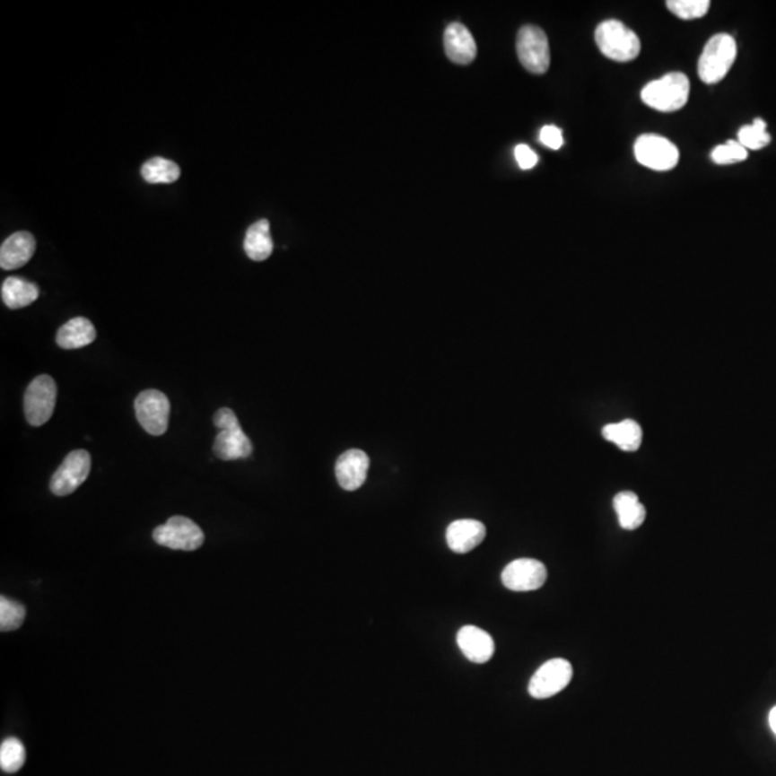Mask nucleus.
I'll return each mask as SVG.
<instances>
[{
    "label": "nucleus",
    "instance_id": "obj_16",
    "mask_svg": "<svg viewBox=\"0 0 776 776\" xmlns=\"http://www.w3.org/2000/svg\"><path fill=\"white\" fill-rule=\"evenodd\" d=\"M444 49L449 59L467 65L476 58L477 48L470 31L462 23H450L444 31Z\"/></svg>",
    "mask_w": 776,
    "mask_h": 776
},
{
    "label": "nucleus",
    "instance_id": "obj_3",
    "mask_svg": "<svg viewBox=\"0 0 776 776\" xmlns=\"http://www.w3.org/2000/svg\"><path fill=\"white\" fill-rule=\"evenodd\" d=\"M737 57V40L728 33H718L702 52L697 73L704 83H718L728 75Z\"/></svg>",
    "mask_w": 776,
    "mask_h": 776
},
{
    "label": "nucleus",
    "instance_id": "obj_31",
    "mask_svg": "<svg viewBox=\"0 0 776 776\" xmlns=\"http://www.w3.org/2000/svg\"><path fill=\"white\" fill-rule=\"evenodd\" d=\"M769 725H771V729L773 730V733L776 735V706L769 713Z\"/></svg>",
    "mask_w": 776,
    "mask_h": 776
},
{
    "label": "nucleus",
    "instance_id": "obj_21",
    "mask_svg": "<svg viewBox=\"0 0 776 776\" xmlns=\"http://www.w3.org/2000/svg\"><path fill=\"white\" fill-rule=\"evenodd\" d=\"M603 436L606 440L615 444L621 450L636 451L641 446L643 440V430L639 423L634 420H624V422L606 424L603 429Z\"/></svg>",
    "mask_w": 776,
    "mask_h": 776
},
{
    "label": "nucleus",
    "instance_id": "obj_28",
    "mask_svg": "<svg viewBox=\"0 0 776 776\" xmlns=\"http://www.w3.org/2000/svg\"><path fill=\"white\" fill-rule=\"evenodd\" d=\"M747 159V150L744 145L740 144L739 141H728L726 144L718 145L711 152V160L716 164L726 166V164H735L744 161Z\"/></svg>",
    "mask_w": 776,
    "mask_h": 776
},
{
    "label": "nucleus",
    "instance_id": "obj_24",
    "mask_svg": "<svg viewBox=\"0 0 776 776\" xmlns=\"http://www.w3.org/2000/svg\"><path fill=\"white\" fill-rule=\"evenodd\" d=\"M26 761L25 746L16 737H9L4 740L0 746V766L4 772H18Z\"/></svg>",
    "mask_w": 776,
    "mask_h": 776
},
{
    "label": "nucleus",
    "instance_id": "obj_23",
    "mask_svg": "<svg viewBox=\"0 0 776 776\" xmlns=\"http://www.w3.org/2000/svg\"><path fill=\"white\" fill-rule=\"evenodd\" d=\"M180 167L171 160L154 157L141 167V176L150 185H169L180 179Z\"/></svg>",
    "mask_w": 776,
    "mask_h": 776
},
{
    "label": "nucleus",
    "instance_id": "obj_7",
    "mask_svg": "<svg viewBox=\"0 0 776 776\" xmlns=\"http://www.w3.org/2000/svg\"><path fill=\"white\" fill-rule=\"evenodd\" d=\"M517 51L520 64L529 73L542 75L548 71L551 64L548 37L538 26L528 25L520 28Z\"/></svg>",
    "mask_w": 776,
    "mask_h": 776
},
{
    "label": "nucleus",
    "instance_id": "obj_25",
    "mask_svg": "<svg viewBox=\"0 0 776 776\" xmlns=\"http://www.w3.org/2000/svg\"><path fill=\"white\" fill-rule=\"evenodd\" d=\"M737 141L746 150H761L771 143V135L766 131V123L762 118H754L751 126H745L737 133Z\"/></svg>",
    "mask_w": 776,
    "mask_h": 776
},
{
    "label": "nucleus",
    "instance_id": "obj_9",
    "mask_svg": "<svg viewBox=\"0 0 776 776\" xmlns=\"http://www.w3.org/2000/svg\"><path fill=\"white\" fill-rule=\"evenodd\" d=\"M141 427L152 436H161L169 429L170 401L159 390H144L134 403Z\"/></svg>",
    "mask_w": 776,
    "mask_h": 776
},
{
    "label": "nucleus",
    "instance_id": "obj_8",
    "mask_svg": "<svg viewBox=\"0 0 776 776\" xmlns=\"http://www.w3.org/2000/svg\"><path fill=\"white\" fill-rule=\"evenodd\" d=\"M153 538L159 545L176 551H196L203 545L202 528L186 517H173L155 528Z\"/></svg>",
    "mask_w": 776,
    "mask_h": 776
},
{
    "label": "nucleus",
    "instance_id": "obj_4",
    "mask_svg": "<svg viewBox=\"0 0 776 776\" xmlns=\"http://www.w3.org/2000/svg\"><path fill=\"white\" fill-rule=\"evenodd\" d=\"M596 44L604 57L615 62H630L639 57L641 44L634 31L620 21H604L596 30Z\"/></svg>",
    "mask_w": 776,
    "mask_h": 776
},
{
    "label": "nucleus",
    "instance_id": "obj_1",
    "mask_svg": "<svg viewBox=\"0 0 776 776\" xmlns=\"http://www.w3.org/2000/svg\"><path fill=\"white\" fill-rule=\"evenodd\" d=\"M219 434L214 444V455L221 460H239L252 455L253 446L249 437L243 432L238 417L231 408H219L214 417Z\"/></svg>",
    "mask_w": 776,
    "mask_h": 776
},
{
    "label": "nucleus",
    "instance_id": "obj_17",
    "mask_svg": "<svg viewBox=\"0 0 776 776\" xmlns=\"http://www.w3.org/2000/svg\"><path fill=\"white\" fill-rule=\"evenodd\" d=\"M37 242L30 231H18L9 236L0 248V266L4 271H13L25 266L35 253Z\"/></svg>",
    "mask_w": 776,
    "mask_h": 776
},
{
    "label": "nucleus",
    "instance_id": "obj_11",
    "mask_svg": "<svg viewBox=\"0 0 776 776\" xmlns=\"http://www.w3.org/2000/svg\"><path fill=\"white\" fill-rule=\"evenodd\" d=\"M91 456L87 450H74L66 456L51 479V491L57 496H68L87 481Z\"/></svg>",
    "mask_w": 776,
    "mask_h": 776
},
{
    "label": "nucleus",
    "instance_id": "obj_14",
    "mask_svg": "<svg viewBox=\"0 0 776 776\" xmlns=\"http://www.w3.org/2000/svg\"><path fill=\"white\" fill-rule=\"evenodd\" d=\"M458 646L463 656L476 665L488 663L495 653V643L491 634L475 625H465L458 630Z\"/></svg>",
    "mask_w": 776,
    "mask_h": 776
},
{
    "label": "nucleus",
    "instance_id": "obj_13",
    "mask_svg": "<svg viewBox=\"0 0 776 776\" xmlns=\"http://www.w3.org/2000/svg\"><path fill=\"white\" fill-rule=\"evenodd\" d=\"M369 467L370 458L365 451L358 449L345 451L336 460V481L344 491H357L364 484Z\"/></svg>",
    "mask_w": 776,
    "mask_h": 776
},
{
    "label": "nucleus",
    "instance_id": "obj_18",
    "mask_svg": "<svg viewBox=\"0 0 776 776\" xmlns=\"http://www.w3.org/2000/svg\"><path fill=\"white\" fill-rule=\"evenodd\" d=\"M97 331L90 319L76 317L59 328L57 344L64 350H78L94 343Z\"/></svg>",
    "mask_w": 776,
    "mask_h": 776
},
{
    "label": "nucleus",
    "instance_id": "obj_26",
    "mask_svg": "<svg viewBox=\"0 0 776 776\" xmlns=\"http://www.w3.org/2000/svg\"><path fill=\"white\" fill-rule=\"evenodd\" d=\"M26 610L22 604L13 599L0 598V629L2 632H13L23 624Z\"/></svg>",
    "mask_w": 776,
    "mask_h": 776
},
{
    "label": "nucleus",
    "instance_id": "obj_20",
    "mask_svg": "<svg viewBox=\"0 0 776 776\" xmlns=\"http://www.w3.org/2000/svg\"><path fill=\"white\" fill-rule=\"evenodd\" d=\"M243 248L246 255L255 262H262L271 257L274 252V242H272L269 222L266 219L257 221L248 229Z\"/></svg>",
    "mask_w": 776,
    "mask_h": 776
},
{
    "label": "nucleus",
    "instance_id": "obj_5",
    "mask_svg": "<svg viewBox=\"0 0 776 776\" xmlns=\"http://www.w3.org/2000/svg\"><path fill=\"white\" fill-rule=\"evenodd\" d=\"M57 384L52 377L42 374L28 386L23 400L26 420L31 426H44L54 414L57 403Z\"/></svg>",
    "mask_w": 776,
    "mask_h": 776
},
{
    "label": "nucleus",
    "instance_id": "obj_19",
    "mask_svg": "<svg viewBox=\"0 0 776 776\" xmlns=\"http://www.w3.org/2000/svg\"><path fill=\"white\" fill-rule=\"evenodd\" d=\"M614 510L623 529L634 531L646 520V508L634 492H620L613 501Z\"/></svg>",
    "mask_w": 776,
    "mask_h": 776
},
{
    "label": "nucleus",
    "instance_id": "obj_30",
    "mask_svg": "<svg viewBox=\"0 0 776 776\" xmlns=\"http://www.w3.org/2000/svg\"><path fill=\"white\" fill-rule=\"evenodd\" d=\"M515 159H517L518 164H519L522 170L534 169L538 164L539 160L536 153L531 147H528L527 144L517 145V148H515Z\"/></svg>",
    "mask_w": 776,
    "mask_h": 776
},
{
    "label": "nucleus",
    "instance_id": "obj_15",
    "mask_svg": "<svg viewBox=\"0 0 776 776\" xmlns=\"http://www.w3.org/2000/svg\"><path fill=\"white\" fill-rule=\"evenodd\" d=\"M486 536V528L475 519L455 520L449 525L446 541L456 554H467L481 545Z\"/></svg>",
    "mask_w": 776,
    "mask_h": 776
},
{
    "label": "nucleus",
    "instance_id": "obj_12",
    "mask_svg": "<svg viewBox=\"0 0 776 776\" xmlns=\"http://www.w3.org/2000/svg\"><path fill=\"white\" fill-rule=\"evenodd\" d=\"M546 577L548 572L541 561L522 558V560L512 561L503 570L502 582L510 591H535L545 584Z\"/></svg>",
    "mask_w": 776,
    "mask_h": 776
},
{
    "label": "nucleus",
    "instance_id": "obj_22",
    "mask_svg": "<svg viewBox=\"0 0 776 776\" xmlns=\"http://www.w3.org/2000/svg\"><path fill=\"white\" fill-rule=\"evenodd\" d=\"M39 298V288L25 279L11 278L2 283V301L11 310L30 307Z\"/></svg>",
    "mask_w": 776,
    "mask_h": 776
},
{
    "label": "nucleus",
    "instance_id": "obj_27",
    "mask_svg": "<svg viewBox=\"0 0 776 776\" xmlns=\"http://www.w3.org/2000/svg\"><path fill=\"white\" fill-rule=\"evenodd\" d=\"M666 4L668 11L684 21L703 18L711 8L709 0H668Z\"/></svg>",
    "mask_w": 776,
    "mask_h": 776
},
{
    "label": "nucleus",
    "instance_id": "obj_10",
    "mask_svg": "<svg viewBox=\"0 0 776 776\" xmlns=\"http://www.w3.org/2000/svg\"><path fill=\"white\" fill-rule=\"evenodd\" d=\"M572 679V666L565 658L546 661L532 676L529 694L534 699H548L562 692Z\"/></svg>",
    "mask_w": 776,
    "mask_h": 776
},
{
    "label": "nucleus",
    "instance_id": "obj_29",
    "mask_svg": "<svg viewBox=\"0 0 776 776\" xmlns=\"http://www.w3.org/2000/svg\"><path fill=\"white\" fill-rule=\"evenodd\" d=\"M539 140L551 150H560L563 144L562 131L555 126H545L539 133Z\"/></svg>",
    "mask_w": 776,
    "mask_h": 776
},
{
    "label": "nucleus",
    "instance_id": "obj_2",
    "mask_svg": "<svg viewBox=\"0 0 776 776\" xmlns=\"http://www.w3.org/2000/svg\"><path fill=\"white\" fill-rule=\"evenodd\" d=\"M690 83L684 74L672 73L651 81L641 91V100L661 112L679 111L689 101Z\"/></svg>",
    "mask_w": 776,
    "mask_h": 776
},
{
    "label": "nucleus",
    "instance_id": "obj_6",
    "mask_svg": "<svg viewBox=\"0 0 776 776\" xmlns=\"http://www.w3.org/2000/svg\"><path fill=\"white\" fill-rule=\"evenodd\" d=\"M634 154L641 166L656 171H668L679 163V148L658 134H643L637 138Z\"/></svg>",
    "mask_w": 776,
    "mask_h": 776
}]
</instances>
